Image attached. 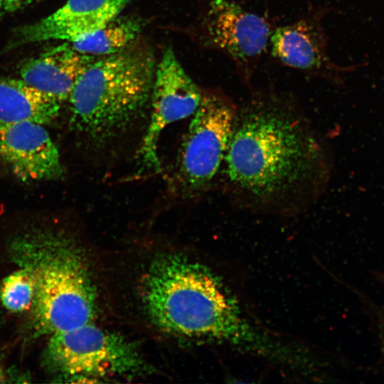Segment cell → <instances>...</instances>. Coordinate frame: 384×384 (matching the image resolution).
I'll return each instance as SVG.
<instances>
[{"label":"cell","instance_id":"cell-1","mask_svg":"<svg viewBox=\"0 0 384 384\" xmlns=\"http://www.w3.org/2000/svg\"><path fill=\"white\" fill-rule=\"evenodd\" d=\"M224 162L237 199L279 212L314 200L330 173L324 145L294 100L272 90L252 92L238 106Z\"/></svg>","mask_w":384,"mask_h":384},{"label":"cell","instance_id":"cell-2","mask_svg":"<svg viewBox=\"0 0 384 384\" xmlns=\"http://www.w3.org/2000/svg\"><path fill=\"white\" fill-rule=\"evenodd\" d=\"M142 299L151 322L176 336L227 342L272 353L270 338L243 317L204 265L174 252L158 255L142 277Z\"/></svg>","mask_w":384,"mask_h":384},{"label":"cell","instance_id":"cell-3","mask_svg":"<svg viewBox=\"0 0 384 384\" xmlns=\"http://www.w3.org/2000/svg\"><path fill=\"white\" fill-rule=\"evenodd\" d=\"M156 67L151 50L137 41L96 57L78 77L69 99L73 128L95 149L131 132L150 110Z\"/></svg>","mask_w":384,"mask_h":384},{"label":"cell","instance_id":"cell-4","mask_svg":"<svg viewBox=\"0 0 384 384\" xmlns=\"http://www.w3.org/2000/svg\"><path fill=\"white\" fill-rule=\"evenodd\" d=\"M9 252L13 261L34 277L36 333L51 336L92 321L96 289L85 258L70 235L46 225H29L12 239Z\"/></svg>","mask_w":384,"mask_h":384},{"label":"cell","instance_id":"cell-5","mask_svg":"<svg viewBox=\"0 0 384 384\" xmlns=\"http://www.w3.org/2000/svg\"><path fill=\"white\" fill-rule=\"evenodd\" d=\"M238 106L219 90H203L179 150L176 183L187 196L204 193L225 160Z\"/></svg>","mask_w":384,"mask_h":384},{"label":"cell","instance_id":"cell-6","mask_svg":"<svg viewBox=\"0 0 384 384\" xmlns=\"http://www.w3.org/2000/svg\"><path fill=\"white\" fill-rule=\"evenodd\" d=\"M46 363L67 377L127 376L148 373L137 345L92 322L50 336Z\"/></svg>","mask_w":384,"mask_h":384},{"label":"cell","instance_id":"cell-7","mask_svg":"<svg viewBox=\"0 0 384 384\" xmlns=\"http://www.w3.org/2000/svg\"><path fill=\"white\" fill-rule=\"evenodd\" d=\"M196 27L198 42L226 55L243 84L251 86L254 74L267 53L273 26L265 16L232 0H201Z\"/></svg>","mask_w":384,"mask_h":384},{"label":"cell","instance_id":"cell-8","mask_svg":"<svg viewBox=\"0 0 384 384\" xmlns=\"http://www.w3.org/2000/svg\"><path fill=\"white\" fill-rule=\"evenodd\" d=\"M203 90L186 73L173 49L164 50L156 64L152 86L148 127L139 151L142 166L159 171L160 135L170 124L193 115Z\"/></svg>","mask_w":384,"mask_h":384},{"label":"cell","instance_id":"cell-9","mask_svg":"<svg viewBox=\"0 0 384 384\" xmlns=\"http://www.w3.org/2000/svg\"><path fill=\"white\" fill-rule=\"evenodd\" d=\"M326 9L309 2L306 13L295 21L274 26L267 53L277 63L309 77L340 80L342 68L331 59L323 26Z\"/></svg>","mask_w":384,"mask_h":384},{"label":"cell","instance_id":"cell-10","mask_svg":"<svg viewBox=\"0 0 384 384\" xmlns=\"http://www.w3.org/2000/svg\"><path fill=\"white\" fill-rule=\"evenodd\" d=\"M0 159L22 181L57 180L63 174L59 151L43 124L0 123Z\"/></svg>","mask_w":384,"mask_h":384},{"label":"cell","instance_id":"cell-11","mask_svg":"<svg viewBox=\"0 0 384 384\" xmlns=\"http://www.w3.org/2000/svg\"><path fill=\"white\" fill-rule=\"evenodd\" d=\"M132 0H67L55 12L19 28L7 48L48 40L73 42L119 16Z\"/></svg>","mask_w":384,"mask_h":384},{"label":"cell","instance_id":"cell-12","mask_svg":"<svg viewBox=\"0 0 384 384\" xmlns=\"http://www.w3.org/2000/svg\"><path fill=\"white\" fill-rule=\"evenodd\" d=\"M95 58L78 52L66 42L26 60L19 75L26 83L63 103L69 101L78 77Z\"/></svg>","mask_w":384,"mask_h":384},{"label":"cell","instance_id":"cell-13","mask_svg":"<svg viewBox=\"0 0 384 384\" xmlns=\"http://www.w3.org/2000/svg\"><path fill=\"white\" fill-rule=\"evenodd\" d=\"M62 103L21 79L0 78V123L46 124L58 117Z\"/></svg>","mask_w":384,"mask_h":384},{"label":"cell","instance_id":"cell-14","mask_svg":"<svg viewBox=\"0 0 384 384\" xmlns=\"http://www.w3.org/2000/svg\"><path fill=\"white\" fill-rule=\"evenodd\" d=\"M144 26V21L137 16H118L100 29L70 43L82 54L106 56L134 43Z\"/></svg>","mask_w":384,"mask_h":384},{"label":"cell","instance_id":"cell-15","mask_svg":"<svg viewBox=\"0 0 384 384\" xmlns=\"http://www.w3.org/2000/svg\"><path fill=\"white\" fill-rule=\"evenodd\" d=\"M36 294V282L27 269H19L4 279L0 287V299L4 306L14 313L32 309Z\"/></svg>","mask_w":384,"mask_h":384},{"label":"cell","instance_id":"cell-16","mask_svg":"<svg viewBox=\"0 0 384 384\" xmlns=\"http://www.w3.org/2000/svg\"><path fill=\"white\" fill-rule=\"evenodd\" d=\"M37 0H0V19L24 9Z\"/></svg>","mask_w":384,"mask_h":384},{"label":"cell","instance_id":"cell-17","mask_svg":"<svg viewBox=\"0 0 384 384\" xmlns=\"http://www.w3.org/2000/svg\"><path fill=\"white\" fill-rule=\"evenodd\" d=\"M378 333L380 349L384 355V312H381L378 319Z\"/></svg>","mask_w":384,"mask_h":384},{"label":"cell","instance_id":"cell-18","mask_svg":"<svg viewBox=\"0 0 384 384\" xmlns=\"http://www.w3.org/2000/svg\"><path fill=\"white\" fill-rule=\"evenodd\" d=\"M378 281L380 283L381 287L384 291V272L378 274L377 276Z\"/></svg>","mask_w":384,"mask_h":384},{"label":"cell","instance_id":"cell-19","mask_svg":"<svg viewBox=\"0 0 384 384\" xmlns=\"http://www.w3.org/2000/svg\"><path fill=\"white\" fill-rule=\"evenodd\" d=\"M5 375H4V370L0 365V383H4L5 382Z\"/></svg>","mask_w":384,"mask_h":384}]
</instances>
